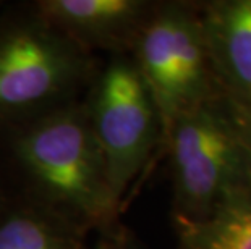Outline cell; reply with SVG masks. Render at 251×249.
Segmentation results:
<instances>
[{
    "label": "cell",
    "instance_id": "8fae6325",
    "mask_svg": "<svg viewBox=\"0 0 251 249\" xmlns=\"http://www.w3.org/2000/svg\"><path fill=\"white\" fill-rule=\"evenodd\" d=\"M8 188H7V181H5V177H3V170H2V163H0V207L3 205L5 201L8 199Z\"/></svg>",
    "mask_w": 251,
    "mask_h": 249
},
{
    "label": "cell",
    "instance_id": "7c38bea8",
    "mask_svg": "<svg viewBox=\"0 0 251 249\" xmlns=\"http://www.w3.org/2000/svg\"><path fill=\"white\" fill-rule=\"evenodd\" d=\"M235 105V104H233ZM237 107V105H235ZM238 109V107H237ZM247 110H251V109H247ZM238 112H240V115H242V121H243V126H245V133H247V136H248V141H250V146H251V113L248 115V116H245L243 115V112L242 110L238 109Z\"/></svg>",
    "mask_w": 251,
    "mask_h": 249
},
{
    "label": "cell",
    "instance_id": "8992f818",
    "mask_svg": "<svg viewBox=\"0 0 251 249\" xmlns=\"http://www.w3.org/2000/svg\"><path fill=\"white\" fill-rule=\"evenodd\" d=\"M36 12L52 26L96 55L130 54L154 5L144 0H36Z\"/></svg>",
    "mask_w": 251,
    "mask_h": 249
},
{
    "label": "cell",
    "instance_id": "6da1fadb",
    "mask_svg": "<svg viewBox=\"0 0 251 249\" xmlns=\"http://www.w3.org/2000/svg\"><path fill=\"white\" fill-rule=\"evenodd\" d=\"M81 99L0 131V163L12 196L110 235L120 203Z\"/></svg>",
    "mask_w": 251,
    "mask_h": 249
},
{
    "label": "cell",
    "instance_id": "9c48e42d",
    "mask_svg": "<svg viewBox=\"0 0 251 249\" xmlns=\"http://www.w3.org/2000/svg\"><path fill=\"white\" fill-rule=\"evenodd\" d=\"M180 249H251V184L224 198L209 215L177 222Z\"/></svg>",
    "mask_w": 251,
    "mask_h": 249
},
{
    "label": "cell",
    "instance_id": "ba28073f",
    "mask_svg": "<svg viewBox=\"0 0 251 249\" xmlns=\"http://www.w3.org/2000/svg\"><path fill=\"white\" fill-rule=\"evenodd\" d=\"M88 235L17 196L10 194L0 207V249H91Z\"/></svg>",
    "mask_w": 251,
    "mask_h": 249
},
{
    "label": "cell",
    "instance_id": "4fadbf2b",
    "mask_svg": "<svg viewBox=\"0 0 251 249\" xmlns=\"http://www.w3.org/2000/svg\"><path fill=\"white\" fill-rule=\"evenodd\" d=\"M2 5H3V3H2V2H0V7H2Z\"/></svg>",
    "mask_w": 251,
    "mask_h": 249
},
{
    "label": "cell",
    "instance_id": "3957f363",
    "mask_svg": "<svg viewBox=\"0 0 251 249\" xmlns=\"http://www.w3.org/2000/svg\"><path fill=\"white\" fill-rule=\"evenodd\" d=\"M177 222L204 219L251 184V146L238 109L222 92L186 110L164 136Z\"/></svg>",
    "mask_w": 251,
    "mask_h": 249
},
{
    "label": "cell",
    "instance_id": "5b68a950",
    "mask_svg": "<svg viewBox=\"0 0 251 249\" xmlns=\"http://www.w3.org/2000/svg\"><path fill=\"white\" fill-rule=\"evenodd\" d=\"M81 100L104 156L112 193L122 204L162 139L157 109L128 54L109 55L98 65Z\"/></svg>",
    "mask_w": 251,
    "mask_h": 249
},
{
    "label": "cell",
    "instance_id": "52a82bcc",
    "mask_svg": "<svg viewBox=\"0 0 251 249\" xmlns=\"http://www.w3.org/2000/svg\"><path fill=\"white\" fill-rule=\"evenodd\" d=\"M200 15L219 91L251 109V0H217Z\"/></svg>",
    "mask_w": 251,
    "mask_h": 249
},
{
    "label": "cell",
    "instance_id": "277c9868",
    "mask_svg": "<svg viewBox=\"0 0 251 249\" xmlns=\"http://www.w3.org/2000/svg\"><path fill=\"white\" fill-rule=\"evenodd\" d=\"M128 55L157 109L162 139L181 113L221 92L200 8L188 3L154 5Z\"/></svg>",
    "mask_w": 251,
    "mask_h": 249
},
{
    "label": "cell",
    "instance_id": "30bf717a",
    "mask_svg": "<svg viewBox=\"0 0 251 249\" xmlns=\"http://www.w3.org/2000/svg\"><path fill=\"white\" fill-rule=\"evenodd\" d=\"M109 238L105 240L104 243H99L98 248L96 249H135L131 248L130 245H128V241L125 240V238H120L117 233H110V235H107Z\"/></svg>",
    "mask_w": 251,
    "mask_h": 249
},
{
    "label": "cell",
    "instance_id": "7a4b0ae2",
    "mask_svg": "<svg viewBox=\"0 0 251 249\" xmlns=\"http://www.w3.org/2000/svg\"><path fill=\"white\" fill-rule=\"evenodd\" d=\"M98 62L36 12L33 3L0 13V131L84 96Z\"/></svg>",
    "mask_w": 251,
    "mask_h": 249
}]
</instances>
